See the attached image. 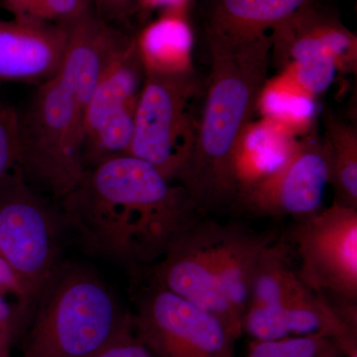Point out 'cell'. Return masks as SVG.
<instances>
[{
    "instance_id": "obj_1",
    "label": "cell",
    "mask_w": 357,
    "mask_h": 357,
    "mask_svg": "<svg viewBox=\"0 0 357 357\" xmlns=\"http://www.w3.org/2000/svg\"><path fill=\"white\" fill-rule=\"evenodd\" d=\"M59 203L88 252L128 268L158 261L203 215L182 185L129 154L84 171Z\"/></svg>"
},
{
    "instance_id": "obj_2",
    "label": "cell",
    "mask_w": 357,
    "mask_h": 357,
    "mask_svg": "<svg viewBox=\"0 0 357 357\" xmlns=\"http://www.w3.org/2000/svg\"><path fill=\"white\" fill-rule=\"evenodd\" d=\"M69 45L55 76L38 84L20 110V168L27 182L60 201L84 173V119L110 57L128 36L93 9L65 24Z\"/></svg>"
},
{
    "instance_id": "obj_3",
    "label": "cell",
    "mask_w": 357,
    "mask_h": 357,
    "mask_svg": "<svg viewBox=\"0 0 357 357\" xmlns=\"http://www.w3.org/2000/svg\"><path fill=\"white\" fill-rule=\"evenodd\" d=\"M208 45L211 66L204 107L177 178L202 213L237 203V157L267 84L272 39L267 34L245 43Z\"/></svg>"
},
{
    "instance_id": "obj_4",
    "label": "cell",
    "mask_w": 357,
    "mask_h": 357,
    "mask_svg": "<svg viewBox=\"0 0 357 357\" xmlns=\"http://www.w3.org/2000/svg\"><path fill=\"white\" fill-rule=\"evenodd\" d=\"M132 324L95 270L63 262L40 294L21 335L22 357H91Z\"/></svg>"
},
{
    "instance_id": "obj_5",
    "label": "cell",
    "mask_w": 357,
    "mask_h": 357,
    "mask_svg": "<svg viewBox=\"0 0 357 357\" xmlns=\"http://www.w3.org/2000/svg\"><path fill=\"white\" fill-rule=\"evenodd\" d=\"M60 208L26 180L20 167L0 184V258L24 286L31 307L62 264Z\"/></svg>"
},
{
    "instance_id": "obj_6",
    "label": "cell",
    "mask_w": 357,
    "mask_h": 357,
    "mask_svg": "<svg viewBox=\"0 0 357 357\" xmlns=\"http://www.w3.org/2000/svg\"><path fill=\"white\" fill-rule=\"evenodd\" d=\"M130 270L136 337L155 357H234L236 338L211 312L163 287L141 267Z\"/></svg>"
},
{
    "instance_id": "obj_7",
    "label": "cell",
    "mask_w": 357,
    "mask_h": 357,
    "mask_svg": "<svg viewBox=\"0 0 357 357\" xmlns=\"http://www.w3.org/2000/svg\"><path fill=\"white\" fill-rule=\"evenodd\" d=\"M290 239L303 283L357 323V208L333 201L298 220Z\"/></svg>"
},
{
    "instance_id": "obj_8",
    "label": "cell",
    "mask_w": 357,
    "mask_h": 357,
    "mask_svg": "<svg viewBox=\"0 0 357 357\" xmlns=\"http://www.w3.org/2000/svg\"><path fill=\"white\" fill-rule=\"evenodd\" d=\"M198 89L194 72H146L134 117L128 154L151 164L168 180L177 181L192 142L188 107Z\"/></svg>"
},
{
    "instance_id": "obj_9",
    "label": "cell",
    "mask_w": 357,
    "mask_h": 357,
    "mask_svg": "<svg viewBox=\"0 0 357 357\" xmlns=\"http://www.w3.org/2000/svg\"><path fill=\"white\" fill-rule=\"evenodd\" d=\"M145 77L136 38L128 37L112 54L89 100L84 128V170L128 154Z\"/></svg>"
},
{
    "instance_id": "obj_10",
    "label": "cell",
    "mask_w": 357,
    "mask_h": 357,
    "mask_svg": "<svg viewBox=\"0 0 357 357\" xmlns=\"http://www.w3.org/2000/svg\"><path fill=\"white\" fill-rule=\"evenodd\" d=\"M330 161L323 139L311 136L291 146L283 162L239 194L237 204L263 217L301 220L321 210Z\"/></svg>"
},
{
    "instance_id": "obj_11",
    "label": "cell",
    "mask_w": 357,
    "mask_h": 357,
    "mask_svg": "<svg viewBox=\"0 0 357 357\" xmlns=\"http://www.w3.org/2000/svg\"><path fill=\"white\" fill-rule=\"evenodd\" d=\"M220 225L199 220L172 244L163 257L140 266L171 292L218 317L236 340L243 335V319L220 293L215 274V243Z\"/></svg>"
},
{
    "instance_id": "obj_12",
    "label": "cell",
    "mask_w": 357,
    "mask_h": 357,
    "mask_svg": "<svg viewBox=\"0 0 357 357\" xmlns=\"http://www.w3.org/2000/svg\"><path fill=\"white\" fill-rule=\"evenodd\" d=\"M271 31V60L280 69L307 61H333L340 72H356V35L316 2L291 14Z\"/></svg>"
},
{
    "instance_id": "obj_13",
    "label": "cell",
    "mask_w": 357,
    "mask_h": 357,
    "mask_svg": "<svg viewBox=\"0 0 357 357\" xmlns=\"http://www.w3.org/2000/svg\"><path fill=\"white\" fill-rule=\"evenodd\" d=\"M243 333L253 340L323 335L337 342L345 354L357 349V324L310 288L282 304L249 306Z\"/></svg>"
},
{
    "instance_id": "obj_14",
    "label": "cell",
    "mask_w": 357,
    "mask_h": 357,
    "mask_svg": "<svg viewBox=\"0 0 357 357\" xmlns=\"http://www.w3.org/2000/svg\"><path fill=\"white\" fill-rule=\"evenodd\" d=\"M68 45L65 24L29 18L0 20V81L43 84L60 70Z\"/></svg>"
},
{
    "instance_id": "obj_15",
    "label": "cell",
    "mask_w": 357,
    "mask_h": 357,
    "mask_svg": "<svg viewBox=\"0 0 357 357\" xmlns=\"http://www.w3.org/2000/svg\"><path fill=\"white\" fill-rule=\"evenodd\" d=\"M271 234H258L241 225H220L215 243V274L220 293L243 319L249 306L258 262L273 241Z\"/></svg>"
},
{
    "instance_id": "obj_16",
    "label": "cell",
    "mask_w": 357,
    "mask_h": 357,
    "mask_svg": "<svg viewBox=\"0 0 357 357\" xmlns=\"http://www.w3.org/2000/svg\"><path fill=\"white\" fill-rule=\"evenodd\" d=\"M317 0H215L206 22L208 43H245Z\"/></svg>"
},
{
    "instance_id": "obj_17",
    "label": "cell",
    "mask_w": 357,
    "mask_h": 357,
    "mask_svg": "<svg viewBox=\"0 0 357 357\" xmlns=\"http://www.w3.org/2000/svg\"><path fill=\"white\" fill-rule=\"evenodd\" d=\"M181 8L148 26L136 38L145 72L175 73L192 70V34L180 14Z\"/></svg>"
},
{
    "instance_id": "obj_18",
    "label": "cell",
    "mask_w": 357,
    "mask_h": 357,
    "mask_svg": "<svg viewBox=\"0 0 357 357\" xmlns=\"http://www.w3.org/2000/svg\"><path fill=\"white\" fill-rule=\"evenodd\" d=\"M325 143L330 161V184L335 201L357 208V132L356 128L323 112Z\"/></svg>"
},
{
    "instance_id": "obj_19",
    "label": "cell",
    "mask_w": 357,
    "mask_h": 357,
    "mask_svg": "<svg viewBox=\"0 0 357 357\" xmlns=\"http://www.w3.org/2000/svg\"><path fill=\"white\" fill-rule=\"evenodd\" d=\"M337 342L323 335L252 340L246 357H345Z\"/></svg>"
},
{
    "instance_id": "obj_20",
    "label": "cell",
    "mask_w": 357,
    "mask_h": 357,
    "mask_svg": "<svg viewBox=\"0 0 357 357\" xmlns=\"http://www.w3.org/2000/svg\"><path fill=\"white\" fill-rule=\"evenodd\" d=\"M20 110L0 98V184L20 167Z\"/></svg>"
},
{
    "instance_id": "obj_21",
    "label": "cell",
    "mask_w": 357,
    "mask_h": 357,
    "mask_svg": "<svg viewBox=\"0 0 357 357\" xmlns=\"http://www.w3.org/2000/svg\"><path fill=\"white\" fill-rule=\"evenodd\" d=\"M294 86L307 96L325 93L340 72L333 61H307L286 68Z\"/></svg>"
},
{
    "instance_id": "obj_22",
    "label": "cell",
    "mask_w": 357,
    "mask_h": 357,
    "mask_svg": "<svg viewBox=\"0 0 357 357\" xmlns=\"http://www.w3.org/2000/svg\"><path fill=\"white\" fill-rule=\"evenodd\" d=\"M93 0H40L24 18L66 24L91 10Z\"/></svg>"
},
{
    "instance_id": "obj_23",
    "label": "cell",
    "mask_w": 357,
    "mask_h": 357,
    "mask_svg": "<svg viewBox=\"0 0 357 357\" xmlns=\"http://www.w3.org/2000/svg\"><path fill=\"white\" fill-rule=\"evenodd\" d=\"M91 357H155L140 342L131 324L112 342Z\"/></svg>"
},
{
    "instance_id": "obj_24",
    "label": "cell",
    "mask_w": 357,
    "mask_h": 357,
    "mask_svg": "<svg viewBox=\"0 0 357 357\" xmlns=\"http://www.w3.org/2000/svg\"><path fill=\"white\" fill-rule=\"evenodd\" d=\"M0 294L3 296L13 295L17 298L18 303L24 311H31V303L18 277L14 274L10 267L0 258Z\"/></svg>"
},
{
    "instance_id": "obj_25",
    "label": "cell",
    "mask_w": 357,
    "mask_h": 357,
    "mask_svg": "<svg viewBox=\"0 0 357 357\" xmlns=\"http://www.w3.org/2000/svg\"><path fill=\"white\" fill-rule=\"evenodd\" d=\"M28 319L29 316L20 305L10 304L7 302L6 296L0 294V328L13 326L20 330L22 335Z\"/></svg>"
},
{
    "instance_id": "obj_26",
    "label": "cell",
    "mask_w": 357,
    "mask_h": 357,
    "mask_svg": "<svg viewBox=\"0 0 357 357\" xmlns=\"http://www.w3.org/2000/svg\"><path fill=\"white\" fill-rule=\"evenodd\" d=\"M21 337V331L13 326L0 328V357H11L13 344Z\"/></svg>"
},
{
    "instance_id": "obj_27",
    "label": "cell",
    "mask_w": 357,
    "mask_h": 357,
    "mask_svg": "<svg viewBox=\"0 0 357 357\" xmlns=\"http://www.w3.org/2000/svg\"><path fill=\"white\" fill-rule=\"evenodd\" d=\"M40 0H1V6L14 18H24Z\"/></svg>"
},
{
    "instance_id": "obj_28",
    "label": "cell",
    "mask_w": 357,
    "mask_h": 357,
    "mask_svg": "<svg viewBox=\"0 0 357 357\" xmlns=\"http://www.w3.org/2000/svg\"><path fill=\"white\" fill-rule=\"evenodd\" d=\"M139 1L146 8L166 6L170 9H178L184 6L185 0H139Z\"/></svg>"
},
{
    "instance_id": "obj_29",
    "label": "cell",
    "mask_w": 357,
    "mask_h": 357,
    "mask_svg": "<svg viewBox=\"0 0 357 357\" xmlns=\"http://www.w3.org/2000/svg\"><path fill=\"white\" fill-rule=\"evenodd\" d=\"M128 1L129 0H96V3L102 7V10L110 11V13H114V10H119L122 6H126Z\"/></svg>"
},
{
    "instance_id": "obj_30",
    "label": "cell",
    "mask_w": 357,
    "mask_h": 357,
    "mask_svg": "<svg viewBox=\"0 0 357 357\" xmlns=\"http://www.w3.org/2000/svg\"><path fill=\"white\" fill-rule=\"evenodd\" d=\"M345 357H357V349H352L349 354H345Z\"/></svg>"
}]
</instances>
